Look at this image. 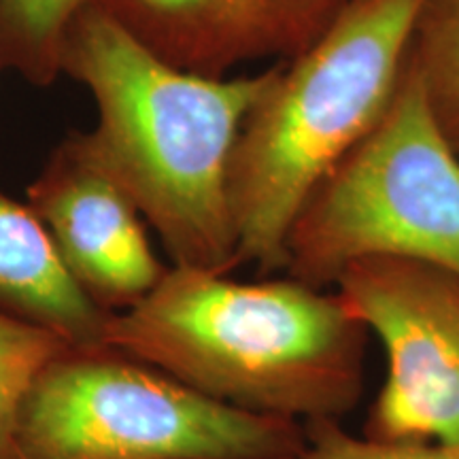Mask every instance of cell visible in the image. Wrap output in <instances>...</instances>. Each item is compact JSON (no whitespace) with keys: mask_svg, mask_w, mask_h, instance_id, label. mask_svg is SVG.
I'll return each instance as SVG.
<instances>
[{"mask_svg":"<svg viewBox=\"0 0 459 459\" xmlns=\"http://www.w3.org/2000/svg\"><path fill=\"white\" fill-rule=\"evenodd\" d=\"M423 0H351L317 43L274 66L230 166L240 266L285 273V245L319 183L381 122L409 65Z\"/></svg>","mask_w":459,"mask_h":459,"instance_id":"3957f363","label":"cell"},{"mask_svg":"<svg viewBox=\"0 0 459 459\" xmlns=\"http://www.w3.org/2000/svg\"><path fill=\"white\" fill-rule=\"evenodd\" d=\"M105 342L209 398L302 426L341 421L364 394L366 325L336 290L290 274L169 266L136 307L111 315Z\"/></svg>","mask_w":459,"mask_h":459,"instance_id":"7a4b0ae2","label":"cell"},{"mask_svg":"<svg viewBox=\"0 0 459 459\" xmlns=\"http://www.w3.org/2000/svg\"><path fill=\"white\" fill-rule=\"evenodd\" d=\"M409 60L453 139L459 134V0H423Z\"/></svg>","mask_w":459,"mask_h":459,"instance_id":"7c38bea8","label":"cell"},{"mask_svg":"<svg viewBox=\"0 0 459 459\" xmlns=\"http://www.w3.org/2000/svg\"><path fill=\"white\" fill-rule=\"evenodd\" d=\"M302 446L281 459H459V445L398 443L353 436L341 421L304 426Z\"/></svg>","mask_w":459,"mask_h":459,"instance_id":"4fadbf2b","label":"cell"},{"mask_svg":"<svg viewBox=\"0 0 459 459\" xmlns=\"http://www.w3.org/2000/svg\"><path fill=\"white\" fill-rule=\"evenodd\" d=\"M302 423L257 415L115 349H68L28 392L22 459H281Z\"/></svg>","mask_w":459,"mask_h":459,"instance_id":"5b68a950","label":"cell"},{"mask_svg":"<svg viewBox=\"0 0 459 459\" xmlns=\"http://www.w3.org/2000/svg\"><path fill=\"white\" fill-rule=\"evenodd\" d=\"M94 0H0V71L34 88L62 77V48L73 22Z\"/></svg>","mask_w":459,"mask_h":459,"instance_id":"30bf717a","label":"cell"},{"mask_svg":"<svg viewBox=\"0 0 459 459\" xmlns=\"http://www.w3.org/2000/svg\"><path fill=\"white\" fill-rule=\"evenodd\" d=\"M274 66L213 79L172 68L90 4L62 48V74L88 90L91 156L132 200L170 266H240L230 166L240 128Z\"/></svg>","mask_w":459,"mask_h":459,"instance_id":"6da1fadb","label":"cell"},{"mask_svg":"<svg viewBox=\"0 0 459 459\" xmlns=\"http://www.w3.org/2000/svg\"><path fill=\"white\" fill-rule=\"evenodd\" d=\"M62 266L107 313L136 307L169 266L153 251L147 223L91 156L85 134L68 132L26 187Z\"/></svg>","mask_w":459,"mask_h":459,"instance_id":"52a82bcc","label":"cell"},{"mask_svg":"<svg viewBox=\"0 0 459 459\" xmlns=\"http://www.w3.org/2000/svg\"><path fill=\"white\" fill-rule=\"evenodd\" d=\"M73 344L56 332L0 311V459H22L17 421L30 387Z\"/></svg>","mask_w":459,"mask_h":459,"instance_id":"8fae6325","label":"cell"},{"mask_svg":"<svg viewBox=\"0 0 459 459\" xmlns=\"http://www.w3.org/2000/svg\"><path fill=\"white\" fill-rule=\"evenodd\" d=\"M453 143H455V147H457V152H459V134L453 136Z\"/></svg>","mask_w":459,"mask_h":459,"instance_id":"5bb4252c","label":"cell"},{"mask_svg":"<svg viewBox=\"0 0 459 459\" xmlns=\"http://www.w3.org/2000/svg\"><path fill=\"white\" fill-rule=\"evenodd\" d=\"M0 311L43 325L74 349H107L102 311L62 266L30 206L0 189Z\"/></svg>","mask_w":459,"mask_h":459,"instance_id":"9c48e42d","label":"cell"},{"mask_svg":"<svg viewBox=\"0 0 459 459\" xmlns=\"http://www.w3.org/2000/svg\"><path fill=\"white\" fill-rule=\"evenodd\" d=\"M334 290L385 351V381L364 436L459 445V277L429 264L370 257Z\"/></svg>","mask_w":459,"mask_h":459,"instance_id":"8992f818","label":"cell"},{"mask_svg":"<svg viewBox=\"0 0 459 459\" xmlns=\"http://www.w3.org/2000/svg\"><path fill=\"white\" fill-rule=\"evenodd\" d=\"M164 65L200 77H230L251 65L304 54L351 0H94Z\"/></svg>","mask_w":459,"mask_h":459,"instance_id":"ba28073f","label":"cell"},{"mask_svg":"<svg viewBox=\"0 0 459 459\" xmlns=\"http://www.w3.org/2000/svg\"><path fill=\"white\" fill-rule=\"evenodd\" d=\"M285 255L283 274L315 287L370 257L459 277V152L411 60L381 122L304 203Z\"/></svg>","mask_w":459,"mask_h":459,"instance_id":"277c9868","label":"cell"}]
</instances>
